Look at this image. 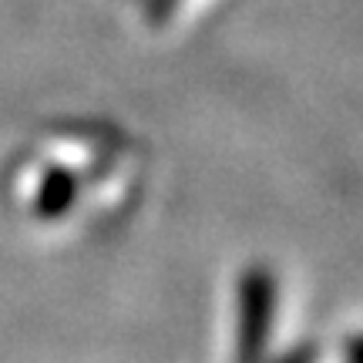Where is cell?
Segmentation results:
<instances>
[{"label": "cell", "instance_id": "1", "mask_svg": "<svg viewBox=\"0 0 363 363\" xmlns=\"http://www.w3.org/2000/svg\"><path fill=\"white\" fill-rule=\"evenodd\" d=\"M276 320V276L266 266H249L239 279V337L235 360L262 363Z\"/></svg>", "mask_w": 363, "mask_h": 363}, {"label": "cell", "instance_id": "2", "mask_svg": "<svg viewBox=\"0 0 363 363\" xmlns=\"http://www.w3.org/2000/svg\"><path fill=\"white\" fill-rule=\"evenodd\" d=\"M78 192H81L78 175L71 169H65V165H54V169H48V175L40 179L38 192H34V216H40L48 222L61 219V216H67L74 208Z\"/></svg>", "mask_w": 363, "mask_h": 363}, {"label": "cell", "instance_id": "3", "mask_svg": "<svg viewBox=\"0 0 363 363\" xmlns=\"http://www.w3.org/2000/svg\"><path fill=\"white\" fill-rule=\"evenodd\" d=\"M179 0H145V21L148 24H165Z\"/></svg>", "mask_w": 363, "mask_h": 363}]
</instances>
